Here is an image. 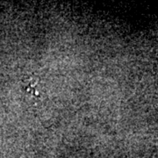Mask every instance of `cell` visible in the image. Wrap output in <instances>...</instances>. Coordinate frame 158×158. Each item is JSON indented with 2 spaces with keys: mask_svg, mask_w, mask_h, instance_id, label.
Returning <instances> with one entry per match:
<instances>
[{
  "mask_svg": "<svg viewBox=\"0 0 158 158\" xmlns=\"http://www.w3.org/2000/svg\"><path fill=\"white\" fill-rule=\"evenodd\" d=\"M38 85H39V78L36 76H27L22 80L23 88L32 96H40Z\"/></svg>",
  "mask_w": 158,
  "mask_h": 158,
  "instance_id": "6da1fadb",
  "label": "cell"
}]
</instances>
